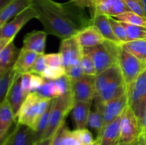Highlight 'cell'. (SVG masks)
<instances>
[{
	"instance_id": "6da1fadb",
	"label": "cell",
	"mask_w": 146,
	"mask_h": 145,
	"mask_svg": "<svg viewBox=\"0 0 146 145\" xmlns=\"http://www.w3.org/2000/svg\"><path fill=\"white\" fill-rule=\"evenodd\" d=\"M31 6L37 12V19L47 34L61 39L74 37L91 26L84 9L70 1L59 3L54 0H31Z\"/></svg>"
},
{
	"instance_id": "7a4b0ae2",
	"label": "cell",
	"mask_w": 146,
	"mask_h": 145,
	"mask_svg": "<svg viewBox=\"0 0 146 145\" xmlns=\"http://www.w3.org/2000/svg\"><path fill=\"white\" fill-rule=\"evenodd\" d=\"M96 102H105L127 94L123 78L118 64L96 76Z\"/></svg>"
},
{
	"instance_id": "3957f363",
	"label": "cell",
	"mask_w": 146,
	"mask_h": 145,
	"mask_svg": "<svg viewBox=\"0 0 146 145\" xmlns=\"http://www.w3.org/2000/svg\"><path fill=\"white\" fill-rule=\"evenodd\" d=\"M51 100L41 96L37 92H31L24 100L16 116V122L27 125L34 130Z\"/></svg>"
},
{
	"instance_id": "277c9868",
	"label": "cell",
	"mask_w": 146,
	"mask_h": 145,
	"mask_svg": "<svg viewBox=\"0 0 146 145\" xmlns=\"http://www.w3.org/2000/svg\"><path fill=\"white\" fill-rule=\"evenodd\" d=\"M121 47V44L105 41L99 45L84 48L83 52L92 58L98 75L118 63Z\"/></svg>"
},
{
	"instance_id": "5b68a950",
	"label": "cell",
	"mask_w": 146,
	"mask_h": 145,
	"mask_svg": "<svg viewBox=\"0 0 146 145\" xmlns=\"http://www.w3.org/2000/svg\"><path fill=\"white\" fill-rule=\"evenodd\" d=\"M75 102L71 93L54 98L52 110L50 115L48 127L43 136V139L54 136L60 127L65 122L68 114L72 111Z\"/></svg>"
},
{
	"instance_id": "8992f818",
	"label": "cell",
	"mask_w": 146,
	"mask_h": 145,
	"mask_svg": "<svg viewBox=\"0 0 146 145\" xmlns=\"http://www.w3.org/2000/svg\"><path fill=\"white\" fill-rule=\"evenodd\" d=\"M117 64L121 70L127 92L130 86L140 74L146 69V67L136 57L125 49L122 45L118 54Z\"/></svg>"
},
{
	"instance_id": "52a82bcc",
	"label": "cell",
	"mask_w": 146,
	"mask_h": 145,
	"mask_svg": "<svg viewBox=\"0 0 146 145\" xmlns=\"http://www.w3.org/2000/svg\"><path fill=\"white\" fill-rule=\"evenodd\" d=\"M127 96L128 105L135 114L140 124L146 104V69L140 74L130 86Z\"/></svg>"
},
{
	"instance_id": "ba28073f",
	"label": "cell",
	"mask_w": 146,
	"mask_h": 145,
	"mask_svg": "<svg viewBox=\"0 0 146 145\" xmlns=\"http://www.w3.org/2000/svg\"><path fill=\"white\" fill-rule=\"evenodd\" d=\"M139 134V121L133 109L127 105L121 116L119 142L132 144L137 141Z\"/></svg>"
},
{
	"instance_id": "9c48e42d",
	"label": "cell",
	"mask_w": 146,
	"mask_h": 145,
	"mask_svg": "<svg viewBox=\"0 0 146 145\" xmlns=\"http://www.w3.org/2000/svg\"><path fill=\"white\" fill-rule=\"evenodd\" d=\"M71 95L75 102H91L96 94V76L84 75L79 80L71 81Z\"/></svg>"
},
{
	"instance_id": "30bf717a",
	"label": "cell",
	"mask_w": 146,
	"mask_h": 145,
	"mask_svg": "<svg viewBox=\"0 0 146 145\" xmlns=\"http://www.w3.org/2000/svg\"><path fill=\"white\" fill-rule=\"evenodd\" d=\"M128 105L127 94L105 102H96V108L101 113L104 119V128L112 121L122 115Z\"/></svg>"
},
{
	"instance_id": "8fae6325",
	"label": "cell",
	"mask_w": 146,
	"mask_h": 145,
	"mask_svg": "<svg viewBox=\"0 0 146 145\" xmlns=\"http://www.w3.org/2000/svg\"><path fill=\"white\" fill-rule=\"evenodd\" d=\"M36 18V11L32 6H30L3 26L1 28L2 37L8 39H14L16 35L27 23L32 18Z\"/></svg>"
},
{
	"instance_id": "7c38bea8",
	"label": "cell",
	"mask_w": 146,
	"mask_h": 145,
	"mask_svg": "<svg viewBox=\"0 0 146 145\" xmlns=\"http://www.w3.org/2000/svg\"><path fill=\"white\" fill-rule=\"evenodd\" d=\"M64 61V68L81 64L83 48L78 44L76 36L61 41L59 48Z\"/></svg>"
},
{
	"instance_id": "4fadbf2b",
	"label": "cell",
	"mask_w": 146,
	"mask_h": 145,
	"mask_svg": "<svg viewBox=\"0 0 146 145\" xmlns=\"http://www.w3.org/2000/svg\"><path fill=\"white\" fill-rule=\"evenodd\" d=\"M129 11L123 0H94L91 15L104 14L114 17Z\"/></svg>"
},
{
	"instance_id": "5bb4252c",
	"label": "cell",
	"mask_w": 146,
	"mask_h": 145,
	"mask_svg": "<svg viewBox=\"0 0 146 145\" xmlns=\"http://www.w3.org/2000/svg\"><path fill=\"white\" fill-rule=\"evenodd\" d=\"M26 98L27 97L24 94L21 88V75L15 72L6 98L11 106L15 117L17 116Z\"/></svg>"
},
{
	"instance_id": "9a60e30c",
	"label": "cell",
	"mask_w": 146,
	"mask_h": 145,
	"mask_svg": "<svg viewBox=\"0 0 146 145\" xmlns=\"http://www.w3.org/2000/svg\"><path fill=\"white\" fill-rule=\"evenodd\" d=\"M91 26H94L101 34L106 41L121 44L114 34L110 23L109 16L104 14H94L91 15Z\"/></svg>"
},
{
	"instance_id": "2e32d148",
	"label": "cell",
	"mask_w": 146,
	"mask_h": 145,
	"mask_svg": "<svg viewBox=\"0 0 146 145\" xmlns=\"http://www.w3.org/2000/svg\"><path fill=\"white\" fill-rule=\"evenodd\" d=\"M46 36L47 34L44 31L35 30L28 33L24 36L21 48L35 52L38 55L44 54Z\"/></svg>"
},
{
	"instance_id": "e0dca14e",
	"label": "cell",
	"mask_w": 146,
	"mask_h": 145,
	"mask_svg": "<svg viewBox=\"0 0 146 145\" xmlns=\"http://www.w3.org/2000/svg\"><path fill=\"white\" fill-rule=\"evenodd\" d=\"M35 132L27 125L17 123L10 133V145H34Z\"/></svg>"
},
{
	"instance_id": "ac0fdd59",
	"label": "cell",
	"mask_w": 146,
	"mask_h": 145,
	"mask_svg": "<svg viewBox=\"0 0 146 145\" xmlns=\"http://www.w3.org/2000/svg\"><path fill=\"white\" fill-rule=\"evenodd\" d=\"M31 0H11L0 11V28L14 16L31 6Z\"/></svg>"
},
{
	"instance_id": "d6986e66",
	"label": "cell",
	"mask_w": 146,
	"mask_h": 145,
	"mask_svg": "<svg viewBox=\"0 0 146 145\" xmlns=\"http://www.w3.org/2000/svg\"><path fill=\"white\" fill-rule=\"evenodd\" d=\"M121 116L110 122L97 139H100V145H113L119 142L121 136Z\"/></svg>"
},
{
	"instance_id": "ffe728a7",
	"label": "cell",
	"mask_w": 146,
	"mask_h": 145,
	"mask_svg": "<svg viewBox=\"0 0 146 145\" xmlns=\"http://www.w3.org/2000/svg\"><path fill=\"white\" fill-rule=\"evenodd\" d=\"M76 38L83 48L99 45L106 41L101 34L92 26H90L80 31L76 36Z\"/></svg>"
},
{
	"instance_id": "44dd1931",
	"label": "cell",
	"mask_w": 146,
	"mask_h": 145,
	"mask_svg": "<svg viewBox=\"0 0 146 145\" xmlns=\"http://www.w3.org/2000/svg\"><path fill=\"white\" fill-rule=\"evenodd\" d=\"M38 55L36 53L21 48L12 67L14 72L20 75L29 72Z\"/></svg>"
},
{
	"instance_id": "7402d4cb",
	"label": "cell",
	"mask_w": 146,
	"mask_h": 145,
	"mask_svg": "<svg viewBox=\"0 0 146 145\" xmlns=\"http://www.w3.org/2000/svg\"><path fill=\"white\" fill-rule=\"evenodd\" d=\"M19 52L20 50L14 45V40L0 51V72H4L12 68Z\"/></svg>"
},
{
	"instance_id": "603a6c76",
	"label": "cell",
	"mask_w": 146,
	"mask_h": 145,
	"mask_svg": "<svg viewBox=\"0 0 146 145\" xmlns=\"http://www.w3.org/2000/svg\"><path fill=\"white\" fill-rule=\"evenodd\" d=\"M91 102H75L72 109V115L76 129L86 127L88 116L91 112Z\"/></svg>"
},
{
	"instance_id": "cb8c5ba5",
	"label": "cell",
	"mask_w": 146,
	"mask_h": 145,
	"mask_svg": "<svg viewBox=\"0 0 146 145\" xmlns=\"http://www.w3.org/2000/svg\"><path fill=\"white\" fill-rule=\"evenodd\" d=\"M16 122V117L7 100L0 105V132L8 134L13 123Z\"/></svg>"
},
{
	"instance_id": "d4e9b609",
	"label": "cell",
	"mask_w": 146,
	"mask_h": 145,
	"mask_svg": "<svg viewBox=\"0 0 146 145\" xmlns=\"http://www.w3.org/2000/svg\"><path fill=\"white\" fill-rule=\"evenodd\" d=\"M122 46L136 57L146 67V40L128 41L122 44Z\"/></svg>"
},
{
	"instance_id": "484cf974",
	"label": "cell",
	"mask_w": 146,
	"mask_h": 145,
	"mask_svg": "<svg viewBox=\"0 0 146 145\" xmlns=\"http://www.w3.org/2000/svg\"><path fill=\"white\" fill-rule=\"evenodd\" d=\"M54 102V98L51 100V102H50L49 105L47 107L46 110L44 112L42 116L41 117L38 123H37L35 129H34V132H35V143L42 139L44 132H45L46 129L47 127H48L50 115H51V110H52Z\"/></svg>"
},
{
	"instance_id": "4316f807",
	"label": "cell",
	"mask_w": 146,
	"mask_h": 145,
	"mask_svg": "<svg viewBox=\"0 0 146 145\" xmlns=\"http://www.w3.org/2000/svg\"><path fill=\"white\" fill-rule=\"evenodd\" d=\"M113 18H115L117 21H121V22L146 27V17L142 16L133 11H127V12L121 14L120 15L115 16Z\"/></svg>"
},
{
	"instance_id": "83f0119b",
	"label": "cell",
	"mask_w": 146,
	"mask_h": 145,
	"mask_svg": "<svg viewBox=\"0 0 146 145\" xmlns=\"http://www.w3.org/2000/svg\"><path fill=\"white\" fill-rule=\"evenodd\" d=\"M120 22L122 24L126 31L129 41H136V40H146V27L142 26L133 25L124 22Z\"/></svg>"
},
{
	"instance_id": "f1b7e54d",
	"label": "cell",
	"mask_w": 146,
	"mask_h": 145,
	"mask_svg": "<svg viewBox=\"0 0 146 145\" xmlns=\"http://www.w3.org/2000/svg\"><path fill=\"white\" fill-rule=\"evenodd\" d=\"M15 72L12 68L7 70L0 78V105L6 100Z\"/></svg>"
},
{
	"instance_id": "f546056e",
	"label": "cell",
	"mask_w": 146,
	"mask_h": 145,
	"mask_svg": "<svg viewBox=\"0 0 146 145\" xmlns=\"http://www.w3.org/2000/svg\"><path fill=\"white\" fill-rule=\"evenodd\" d=\"M87 126H88L91 129H94V130L97 131L98 136H99L103 132V131H104V119H103L102 115L100 112V111L98 109H96V108L94 111H91L90 112Z\"/></svg>"
},
{
	"instance_id": "4dcf8cb0",
	"label": "cell",
	"mask_w": 146,
	"mask_h": 145,
	"mask_svg": "<svg viewBox=\"0 0 146 145\" xmlns=\"http://www.w3.org/2000/svg\"><path fill=\"white\" fill-rule=\"evenodd\" d=\"M56 98L64 96L71 93V81L66 75L54 80Z\"/></svg>"
},
{
	"instance_id": "1f68e13d",
	"label": "cell",
	"mask_w": 146,
	"mask_h": 145,
	"mask_svg": "<svg viewBox=\"0 0 146 145\" xmlns=\"http://www.w3.org/2000/svg\"><path fill=\"white\" fill-rule=\"evenodd\" d=\"M109 20L114 34L116 36V38H118V41H120L121 45L128 42L129 39H128L126 31H125V28L122 25V24L120 21L115 20L113 17L109 16Z\"/></svg>"
},
{
	"instance_id": "d6a6232c",
	"label": "cell",
	"mask_w": 146,
	"mask_h": 145,
	"mask_svg": "<svg viewBox=\"0 0 146 145\" xmlns=\"http://www.w3.org/2000/svg\"><path fill=\"white\" fill-rule=\"evenodd\" d=\"M65 75L64 66H47L41 75L44 79L54 80Z\"/></svg>"
},
{
	"instance_id": "836d02e7",
	"label": "cell",
	"mask_w": 146,
	"mask_h": 145,
	"mask_svg": "<svg viewBox=\"0 0 146 145\" xmlns=\"http://www.w3.org/2000/svg\"><path fill=\"white\" fill-rule=\"evenodd\" d=\"M81 65L82 67L84 75H91V76H96L97 71L96 68L95 64L93 61L92 58L87 54L83 52L82 58L81 61Z\"/></svg>"
},
{
	"instance_id": "e575fe53",
	"label": "cell",
	"mask_w": 146,
	"mask_h": 145,
	"mask_svg": "<svg viewBox=\"0 0 146 145\" xmlns=\"http://www.w3.org/2000/svg\"><path fill=\"white\" fill-rule=\"evenodd\" d=\"M72 133L76 137V139L79 141L81 145H90L95 142L92 134L86 128L76 129L72 131Z\"/></svg>"
},
{
	"instance_id": "d590c367",
	"label": "cell",
	"mask_w": 146,
	"mask_h": 145,
	"mask_svg": "<svg viewBox=\"0 0 146 145\" xmlns=\"http://www.w3.org/2000/svg\"><path fill=\"white\" fill-rule=\"evenodd\" d=\"M36 92L44 98H50V99L56 98L55 87H54V80L45 79L44 85Z\"/></svg>"
},
{
	"instance_id": "8d00e7d4",
	"label": "cell",
	"mask_w": 146,
	"mask_h": 145,
	"mask_svg": "<svg viewBox=\"0 0 146 145\" xmlns=\"http://www.w3.org/2000/svg\"><path fill=\"white\" fill-rule=\"evenodd\" d=\"M65 75L71 80V81H75L77 80H79L80 78H81L83 76L85 75L81 64L73 65V66L65 68Z\"/></svg>"
},
{
	"instance_id": "74e56055",
	"label": "cell",
	"mask_w": 146,
	"mask_h": 145,
	"mask_svg": "<svg viewBox=\"0 0 146 145\" xmlns=\"http://www.w3.org/2000/svg\"><path fill=\"white\" fill-rule=\"evenodd\" d=\"M46 67L47 65L45 61L44 54H41V55H38L34 65L31 67L29 72L32 74H36V75H41Z\"/></svg>"
},
{
	"instance_id": "f35d334b",
	"label": "cell",
	"mask_w": 146,
	"mask_h": 145,
	"mask_svg": "<svg viewBox=\"0 0 146 145\" xmlns=\"http://www.w3.org/2000/svg\"><path fill=\"white\" fill-rule=\"evenodd\" d=\"M47 66H64L62 55L60 53L44 54Z\"/></svg>"
},
{
	"instance_id": "ab89813d",
	"label": "cell",
	"mask_w": 146,
	"mask_h": 145,
	"mask_svg": "<svg viewBox=\"0 0 146 145\" xmlns=\"http://www.w3.org/2000/svg\"><path fill=\"white\" fill-rule=\"evenodd\" d=\"M124 2L131 11L136 13L142 16H145V13L141 0H123Z\"/></svg>"
},
{
	"instance_id": "60d3db41",
	"label": "cell",
	"mask_w": 146,
	"mask_h": 145,
	"mask_svg": "<svg viewBox=\"0 0 146 145\" xmlns=\"http://www.w3.org/2000/svg\"><path fill=\"white\" fill-rule=\"evenodd\" d=\"M45 82V79L42 76L36 74L31 73L30 90L31 92H36Z\"/></svg>"
},
{
	"instance_id": "b9f144b4",
	"label": "cell",
	"mask_w": 146,
	"mask_h": 145,
	"mask_svg": "<svg viewBox=\"0 0 146 145\" xmlns=\"http://www.w3.org/2000/svg\"><path fill=\"white\" fill-rule=\"evenodd\" d=\"M31 72H26L21 75V84L22 91L26 97L31 92L30 90V84H31Z\"/></svg>"
},
{
	"instance_id": "7bdbcfd3",
	"label": "cell",
	"mask_w": 146,
	"mask_h": 145,
	"mask_svg": "<svg viewBox=\"0 0 146 145\" xmlns=\"http://www.w3.org/2000/svg\"><path fill=\"white\" fill-rule=\"evenodd\" d=\"M67 126L66 125V123L64 122L61 127H60L59 129H58V131L56 133L55 136L54 138V140H53L52 143L51 145H64V134H65V132L67 129Z\"/></svg>"
},
{
	"instance_id": "ee69618b",
	"label": "cell",
	"mask_w": 146,
	"mask_h": 145,
	"mask_svg": "<svg viewBox=\"0 0 146 145\" xmlns=\"http://www.w3.org/2000/svg\"><path fill=\"white\" fill-rule=\"evenodd\" d=\"M64 145H81L79 141L73 134L72 131L69 130L68 128H67L65 132V134H64Z\"/></svg>"
},
{
	"instance_id": "f6af8a7d",
	"label": "cell",
	"mask_w": 146,
	"mask_h": 145,
	"mask_svg": "<svg viewBox=\"0 0 146 145\" xmlns=\"http://www.w3.org/2000/svg\"><path fill=\"white\" fill-rule=\"evenodd\" d=\"M71 1L74 3L76 5L84 9L87 7L92 9V7H94V0H71Z\"/></svg>"
},
{
	"instance_id": "bcb514c9",
	"label": "cell",
	"mask_w": 146,
	"mask_h": 145,
	"mask_svg": "<svg viewBox=\"0 0 146 145\" xmlns=\"http://www.w3.org/2000/svg\"><path fill=\"white\" fill-rule=\"evenodd\" d=\"M55 134H54V136H51V137L46 138V139H41V140L36 142L34 145H51V143H52L53 140H54V136H55Z\"/></svg>"
},
{
	"instance_id": "7dc6e473",
	"label": "cell",
	"mask_w": 146,
	"mask_h": 145,
	"mask_svg": "<svg viewBox=\"0 0 146 145\" xmlns=\"http://www.w3.org/2000/svg\"><path fill=\"white\" fill-rule=\"evenodd\" d=\"M137 142L141 145H146V129L140 132Z\"/></svg>"
},
{
	"instance_id": "c3c4849f",
	"label": "cell",
	"mask_w": 146,
	"mask_h": 145,
	"mask_svg": "<svg viewBox=\"0 0 146 145\" xmlns=\"http://www.w3.org/2000/svg\"><path fill=\"white\" fill-rule=\"evenodd\" d=\"M140 125V132L141 131H143L146 129V104H145V110H144L143 115V118L141 119V122L139 124Z\"/></svg>"
},
{
	"instance_id": "681fc988",
	"label": "cell",
	"mask_w": 146,
	"mask_h": 145,
	"mask_svg": "<svg viewBox=\"0 0 146 145\" xmlns=\"http://www.w3.org/2000/svg\"><path fill=\"white\" fill-rule=\"evenodd\" d=\"M14 39H8V38H4L0 40V51L10 42V41H13Z\"/></svg>"
},
{
	"instance_id": "f907efd6",
	"label": "cell",
	"mask_w": 146,
	"mask_h": 145,
	"mask_svg": "<svg viewBox=\"0 0 146 145\" xmlns=\"http://www.w3.org/2000/svg\"><path fill=\"white\" fill-rule=\"evenodd\" d=\"M11 0H0V11L11 1Z\"/></svg>"
},
{
	"instance_id": "816d5d0a",
	"label": "cell",
	"mask_w": 146,
	"mask_h": 145,
	"mask_svg": "<svg viewBox=\"0 0 146 145\" xmlns=\"http://www.w3.org/2000/svg\"><path fill=\"white\" fill-rule=\"evenodd\" d=\"M8 134H2L0 132V145H3L4 144V142L5 141L6 138L7 137Z\"/></svg>"
},
{
	"instance_id": "f5cc1de1",
	"label": "cell",
	"mask_w": 146,
	"mask_h": 145,
	"mask_svg": "<svg viewBox=\"0 0 146 145\" xmlns=\"http://www.w3.org/2000/svg\"><path fill=\"white\" fill-rule=\"evenodd\" d=\"M3 145H10V133L9 134L7 137L6 138L5 141L4 142V144Z\"/></svg>"
},
{
	"instance_id": "db71d44e",
	"label": "cell",
	"mask_w": 146,
	"mask_h": 145,
	"mask_svg": "<svg viewBox=\"0 0 146 145\" xmlns=\"http://www.w3.org/2000/svg\"><path fill=\"white\" fill-rule=\"evenodd\" d=\"M141 2H142L143 7L144 11H145V16H146V0H141Z\"/></svg>"
},
{
	"instance_id": "11a10c76",
	"label": "cell",
	"mask_w": 146,
	"mask_h": 145,
	"mask_svg": "<svg viewBox=\"0 0 146 145\" xmlns=\"http://www.w3.org/2000/svg\"><path fill=\"white\" fill-rule=\"evenodd\" d=\"M90 145H100V139H96V140H95V142H94L93 144Z\"/></svg>"
},
{
	"instance_id": "9f6ffc18",
	"label": "cell",
	"mask_w": 146,
	"mask_h": 145,
	"mask_svg": "<svg viewBox=\"0 0 146 145\" xmlns=\"http://www.w3.org/2000/svg\"><path fill=\"white\" fill-rule=\"evenodd\" d=\"M1 28H2V27H1L0 28V40L2 39L3 37H2V31H1Z\"/></svg>"
},
{
	"instance_id": "6f0895ef",
	"label": "cell",
	"mask_w": 146,
	"mask_h": 145,
	"mask_svg": "<svg viewBox=\"0 0 146 145\" xmlns=\"http://www.w3.org/2000/svg\"><path fill=\"white\" fill-rule=\"evenodd\" d=\"M133 144H126V143H121V142H119L118 145H133Z\"/></svg>"
},
{
	"instance_id": "680465c9",
	"label": "cell",
	"mask_w": 146,
	"mask_h": 145,
	"mask_svg": "<svg viewBox=\"0 0 146 145\" xmlns=\"http://www.w3.org/2000/svg\"><path fill=\"white\" fill-rule=\"evenodd\" d=\"M133 145H141V144H139V143H138V142H137V141H136V142H135V143H134V144H133Z\"/></svg>"
},
{
	"instance_id": "91938a15",
	"label": "cell",
	"mask_w": 146,
	"mask_h": 145,
	"mask_svg": "<svg viewBox=\"0 0 146 145\" xmlns=\"http://www.w3.org/2000/svg\"><path fill=\"white\" fill-rule=\"evenodd\" d=\"M4 72H0V78H1V77L2 76L3 74H4Z\"/></svg>"
},
{
	"instance_id": "94428289",
	"label": "cell",
	"mask_w": 146,
	"mask_h": 145,
	"mask_svg": "<svg viewBox=\"0 0 146 145\" xmlns=\"http://www.w3.org/2000/svg\"><path fill=\"white\" fill-rule=\"evenodd\" d=\"M118 143H119V142H118ZM118 143H116V144H113V145H118Z\"/></svg>"
}]
</instances>
